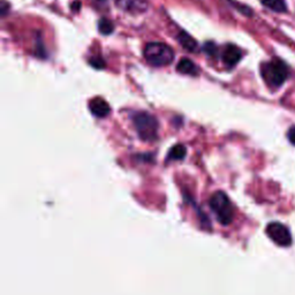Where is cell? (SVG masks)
<instances>
[{
    "instance_id": "16",
    "label": "cell",
    "mask_w": 295,
    "mask_h": 295,
    "mask_svg": "<svg viewBox=\"0 0 295 295\" xmlns=\"http://www.w3.org/2000/svg\"><path fill=\"white\" fill-rule=\"evenodd\" d=\"M287 139L290 143L293 145H295V126L290 127L287 131Z\"/></svg>"
},
{
    "instance_id": "14",
    "label": "cell",
    "mask_w": 295,
    "mask_h": 295,
    "mask_svg": "<svg viewBox=\"0 0 295 295\" xmlns=\"http://www.w3.org/2000/svg\"><path fill=\"white\" fill-rule=\"evenodd\" d=\"M203 48H204V51L206 52V53L210 55V56L216 55V52H217V46H216L213 43H206Z\"/></svg>"
},
{
    "instance_id": "17",
    "label": "cell",
    "mask_w": 295,
    "mask_h": 295,
    "mask_svg": "<svg viewBox=\"0 0 295 295\" xmlns=\"http://www.w3.org/2000/svg\"><path fill=\"white\" fill-rule=\"evenodd\" d=\"M96 2H105V0H96Z\"/></svg>"
},
{
    "instance_id": "7",
    "label": "cell",
    "mask_w": 295,
    "mask_h": 295,
    "mask_svg": "<svg viewBox=\"0 0 295 295\" xmlns=\"http://www.w3.org/2000/svg\"><path fill=\"white\" fill-rule=\"evenodd\" d=\"M89 109H90V112L97 118L106 117L110 113V111H111L109 103L105 99L100 98V97H96V98L90 100Z\"/></svg>"
},
{
    "instance_id": "10",
    "label": "cell",
    "mask_w": 295,
    "mask_h": 295,
    "mask_svg": "<svg viewBox=\"0 0 295 295\" xmlns=\"http://www.w3.org/2000/svg\"><path fill=\"white\" fill-rule=\"evenodd\" d=\"M261 2L266 8L276 13H285L287 11L286 0H261Z\"/></svg>"
},
{
    "instance_id": "8",
    "label": "cell",
    "mask_w": 295,
    "mask_h": 295,
    "mask_svg": "<svg viewBox=\"0 0 295 295\" xmlns=\"http://www.w3.org/2000/svg\"><path fill=\"white\" fill-rule=\"evenodd\" d=\"M242 57V52L237 46L235 45H227L225 47V50L223 51V61L224 64L228 67H233L235 66L237 63H239L240 59Z\"/></svg>"
},
{
    "instance_id": "15",
    "label": "cell",
    "mask_w": 295,
    "mask_h": 295,
    "mask_svg": "<svg viewBox=\"0 0 295 295\" xmlns=\"http://www.w3.org/2000/svg\"><path fill=\"white\" fill-rule=\"evenodd\" d=\"M90 64L94 66V67L96 68H103L104 66H105V63H104V60L102 58H92L91 61H90Z\"/></svg>"
},
{
    "instance_id": "11",
    "label": "cell",
    "mask_w": 295,
    "mask_h": 295,
    "mask_svg": "<svg viewBox=\"0 0 295 295\" xmlns=\"http://www.w3.org/2000/svg\"><path fill=\"white\" fill-rule=\"evenodd\" d=\"M178 39L181 45L188 50L189 52H196L197 50V42L194 39L191 35H188L187 33H181L178 36Z\"/></svg>"
},
{
    "instance_id": "1",
    "label": "cell",
    "mask_w": 295,
    "mask_h": 295,
    "mask_svg": "<svg viewBox=\"0 0 295 295\" xmlns=\"http://www.w3.org/2000/svg\"><path fill=\"white\" fill-rule=\"evenodd\" d=\"M261 74L269 86L279 88L283 86L289 75L288 66L279 58H274L262 65Z\"/></svg>"
},
{
    "instance_id": "4",
    "label": "cell",
    "mask_w": 295,
    "mask_h": 295,
    "mask_svg": "<svg viewBox=\"0 0 295 295\" xmlns=\"http://www.w3.org/2000/svg\"><path fill=\"white\" fill-rule=\"evenodd\" d=\"M134 125L140 138L144 141H153L157 139L158 121L150 113L140 112L134 116Z\"/></svg>"
},
{
    "instance_id": "3",
    "label": "cell",
    "mask_w": 295,
    "mask_h": 295,
    "mask_svg": "<svg viewBox=\"0 0 295 295\" xmlns=\"http://www.w3.org/2000/svg\"><path fill=\"white\" fill-rule=\"evenodd\" d=\"M144 58L152 66L162 67L170 65L174 59V52L167 44L151 42L144 47Z\"/></svg>"
},
{
    "instance_id": "2",
    "label": "cell",
    "mask_w": 295,
    "mask_h": 295,
    "mask_svg": "<svg viewBox=\"0 0 295 295\" xmlns=\"http://www.w3.org/2000/svg\"><path fill=\"white\" fill-rule=\"evenodd\" d=\"M210 208L222 225H230L234 219V208L231 200L224 192H216L210 197Z\"/></svg>"
},
{
    "instance_id": "12",
    "label": "cell",
    "mask_w": 295,
    "mask_h": 295,
    "mask_svg": "<svg viewBox=\"0 0 295 295\" xmlns=\"http://www.w3.org/2000/svg\"><path fill=\"white\" fill-rule=\"evenodd\" d=\"M184 156H186V148L181 144H178L172 148L169 155L171 159H182Z\"/></svg>"
},
{
    "instance_id": "5",
    "label": "cell",
    "mask_w": 295,
    "mask_h": 295,
    "mask_svg": "<svg viewBox=\"0 0 295 295\" xmlns=\"http://www.w3.org/2000/svg\"><path fill=\"white\" fill-rule=\"evenodd\" d=\"M266 234L280 247H288L292 245V234L284 224L277 222L270 223L266 226Z\"/></svg>"
},
{
    "instance_id": "13",
    "label": "cell",
    "mask_w": 295,
    "mask_h": 295,
    "mask_svg": "<svg viewBox=\"0 0 295 295\" xmlns=\"http://www.w3.org/2000/svg\"><path fill=\"white\" fill-rule=\"evenodd\" d=\"M98 30H99L100 34H103V35H110V34L113 33L114 24L112 23L111 21L108 20V19H102V20H99Z\"/></svg>"
},
{
    "instance_id": "6",
    "label": "cell",
    "mask_w": 295,
    "mask_h": 295,
    "mask_svg": "<svg viewBox=\"0 0 295 295\" xmlns=\"http://www.w3.org/2000/svg\"><path fill=\"white\" fill-rule=\"evenodd\" d=\"M114 3L121 10L134 14H139L148 10V4L145 0H114Z\"/></svg>"
},
{
    "instance_id": "9",
    "label": "cell",
    "mask_w": 295,
    "mask_h": 295,
    "mask_svg": "<svg viewBox=\"0 0 295 295\" xmlns=\"http://www.w3.org/2000/svg\"><path fill=\"white\" fill-rule=\"evenodd\" d=\"M177 68L180 73L187 74V75H196V74L199 73V68H197V66L188 58H182L181 60H180L178 63Z\"/></svg>"
}]
</instances>
